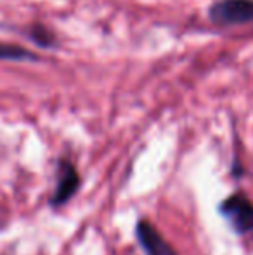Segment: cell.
<instances>
[{"instance_id": "6da1fadb", "label": "cell", "mask_w": 253, "mask_h": 255, "mask_svg": "<svg viewBox=\"0 0 253 255\" xmlns=\"http://www.w3.org/2000/svg\"><path fill=\"white\" fill-rule=\"evenodd\" d=\"M208 17L219 26L253 23V0H217L210 5Z\"/></svg>"}, {"instance_id": "7a4b0ae2", "label": "cell", "mask_w": 253, "mask_h": 255, "mask_svg": "<svg viewBox=\"0 0 253 255\" xmlns=\"http://www.w3.org/2000/svg\"><path fill=\"white\" fill-rule=\"evenodd\" d=\"M220 214L236 233H250L253 229V203L245 195L229 196L220 205Z\"/></svg>"}, {"instance_id": "3957f363", "label": "cell", "mask_w": 253, "mask_h": 255, "mask_svg": "<svg viewBox=\"0 0 253 255\" xmlns=\"http://www.w3.org/2000/svg\"><path fill=\"white\" fill-rule=\"evenodd\" d=\"M137 240L141 249L146 255H177L175 250L167 243V240L158 233V229L146 221H141L137 224Z\"/></svg>"}, {"instance_id": "277c9868", "label": "cell", "mask_w": 253, "mask_h": 255, "mask_svg": "<svg viewBox=\"0 0 253 255\" xmlns=\"http://www.w3.org/2000/svg\"><path fill=\"white\" fill-rule=\"evenodd\" d=\"M78 186H80V177H78L75 167L70 161L61 160L58 167V188L51 200L52 205H63L64 202H68L77 193Z\"/></svg>"}, {"instance_id": "5b68a950", "label": "cell", "mask_w": 253, "mask_h": 255, "mask_svg": "<svg viewBox=\"0 0 253 255\" xmlns=\"http://www.w3.org/2000/svg\"><path fill=\"white\" fill-rule=\"evenodd\" d=\"M28 37H30L31 42H35V44L42 49H52L58 45L54 31H51L42 23H35L33 26L28 28Z\"/></svg>"}, {"instance_id": "8992f818", "label": "cell", "mask_w": 253, "mask_h": 255, "mask_svg": "<svg viewBox=\"0 0 253 255\" xmlns=\"http://www.w3.org/2000/svg\"><path fill=\"white\" fill-rule=\"evenodd\" d=\"M37 54L30 52L28 49L17 44L0 42V61H37Z\"/></svg>"}]
</instances>
